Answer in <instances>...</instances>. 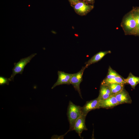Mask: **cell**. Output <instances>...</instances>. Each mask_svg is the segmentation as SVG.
Here are the masks:
<instances>
[{
    "mask_svg": "<svg viewBox=\"0 0 139 139\" xmlns=\"http://www.w3.org/2000/svg\"><path fill=\"white\" fill-rule=\"evenodd\" d=\"M134 8L139 12V7H134Z\"/></svg>",
    "mask_w": 139,
    "mask_h": 139,
    "instance_id": "cell-22",
    "label": "cell"
},
{
    "mask_svg": "<svg viewBox=\"0 0 139 139\" xmlns=\"http://www.w3.org/2000/svg\"><path fill=\"white\" fill-rule=\"evenodd\" d=\"M124 79L120 75L111 79H108L105 78L102 81L101 84L106 85L111 83H119L125 84H126Z\"/></svg>",
    "mask_w": 139,
    "mask_h": 139,
    "instance_id": "cell-13",
    "label": "cell"
},
{
    "mask_svg": "<svg viewBox=\"0 0 139 139\" xmlns=\"http://www.w3.org/2000/svg\"><path fill=\"white\" fill-rule=\"evenodd\" d=\"M73 7L77 14L81 15H84L91 10L93 6L84 2L80 1L73 5Z\"/></svg>",
    "mask_w": 139,
    "mask_h": 139,
    "instance_id": "cell-5",
    "label": "cell"
},
{
    "mask_svg": "<svg viewBox=\"0 0 139 139\" xmlns=\"http://www.w3.org/2000/svg\"><path fill=\"white\" fill-rule=\"evenodd\" d=\"M119 105L124 103L131 104L132 100L128 93L124 88L119 93L115 95Z\"/></svg>",
    "mask_w": 139,
    "mask_h": 139,
    "instance_id": "cell-10",
    "label": "cell"
},
{
    "mask_svg": "<svg viewBox=\"0 0 139 139\" xmlns=\"http://www.w3.org/2000/svg\"><path fill=\"white\" fill-rule=\"evenodd\" d=\"M120 75L109 66L107 74L105 78L108 79H111Z\"/></svg>",
    "mask_w": 139,
    "mask_h": 139,
    "instance_id": "cell-17",
    "label": "cell"
},
{
    "mask_svg": "<svg viewBox=\"0 0 139 139\" xmlns=\"http://www.w3.org/2000/svg\"><path fill=\"white\" fill-rule=\"evenodd\" d=\"M58 77L57 82L51 88L53 89L56 86L64 84L70 85V80L72 74H69L62 71L58 72Z\"/></svg>",
    "mask_w": 139,
    "mask_h": 139,
    "instance_id": "cell-6",
    "label": "cell"
},
{
    "mask_svg": "<svg viewBox=\"0 0 139 139\" xmlns=\"http://www.w3.org/2000/svg\"><path fill=\"white\" fill-rule=\"evenodd\" d=\"M69 2L72 5H74L79 2L81 1V0H68Z\"/></svg>",
    "mask_w": 139,
    "mask_h": 139,
    "instance_id": "cell-19",
    "label": "cell"
},
{
    "mask_svg": "<svg viewBox=\"0 0 139 139\" xmlns=\"http://www.w3.org/2000/svg\"><path fill=\"white\" fill-rule=\"evenodd\" d=\"M135 35L139 36V29L137 31Z\"/></svg>",
    "mask_w": 139,
    "mask_h": 139,
    "instance_id": "cell-21",
    "label": "cell"
},
{
    "mask_svg": "<svg viewBox=\"0 0 139 139\" xmlns=\"http://www.w3.org/2000/svg\"><path fill=\"white\" fill-rule=\"evenodd\" d=\"M111 53V51H101L98 53L85 63V66L87 68L91 64L100 60L106 55Z\"/></svg>",
    "mask_w": 139,
    "mask_h": 139,
    "instance_id": "cell-11",
    "label": "cell"
},
{
    "mask_svg": "<svg viewBox=\"0 0 139 139\" xmlns=\"http://www.w3.org/2000/svg\"><path fill=\"white\" fill-rule=\"evenodd\" d=\"M112 95L110 89L107 85L101 84L99 95L98 97L100 100L108 98Z\"/></svg>",
    "mask_w": 139,
    "mask_h": 139,
    "instance_id": "cell-12",
    "label": "cell"
},
{
    "mask_svg": "<svg viewBox=\"0 0 139 139\" xmlns=\"http://www.w3.org/2000/svg\"><path fill=\"white\" fill-rule=\"evenodd\" d=\"M87 2L90 3L92 4L94 2L95 0H84Z\"/></svg>",
    "mask_w": 139,
    "mask_h": 139,
    "instance_id": "cell-20",
    "label": "cell"
},
{
    "mask_svg": "<svg viewBox=\"0 0 139 139\" xmlns=\"http://www.w3.org/2000/svg\"><path fill=\"white\" fill-rule=\"evenodd\" d=\"M86 116L82 114L76 120L74 124V130L81 138L82 132L88 130L85 124Z\"/></svg>",
    "mask_w": 139,
    "mask_h": 139,
    "instance_id": "cell-9",
    "label": "cell"
},
{
    "mask_svg": "<svg viewBox=\"0 0 139 139\" xmlns=\"http://www.w3.org/2000/svg\"><path fill=\"white\" fill-rule=\"evenodd\" d=\"M37 54L36 53L33 54L28 57L21 59L17 63H14V67L12 70V73L10 78L11 81H14V77L16 74H22L25 66Z\"/></svg>",
    "mask_w": 139,
    "mask_h": 139,
    "instance_id": "cell-2",
    "label": "cell"
},
{
    "mask_svg": "<svg viewBox=\"0 0 139 139\" xmlns=\"http://www.w3.org/2000/svg\"><path fill=\"white\" fill-rule=\"evenodd\" d=\"M124 84L111 83L106 85L109 88L112 95H115L121 91L124 88Z\"/></svg>",
    "mask_w": 139,
    "mask_h": 139,
    "instance_id": "cell-15",
    "label": "cell"
},
{
    "mask_svg": "<svg viewBox=\"0 0 139 139\" xmlns=\"http://www.w3.org/2000/svg\"><path fill=\"white\" fill-rule=\"evenodd\" d=\"M11 81L10 78H7L4 77L0 76V85H2L5 84L8 85L10 81Z\"/></svg>",
    "mask_w": 139,
    "mask_h": 139,
    "instance_id": "cell-18",
    "label": "cell"
},
{
    "mask_svg": "<svg viewBox=\"0 0 139 139\" xmlns=\"http://www.w3.org/2000/svg\"><path fill=\"white\" fill-rule=\"evenodd\" d=\"M86 68L85 66L83 67L78 72L72 74L70 80V83L73 86L75 90L77 91L80 97L82 98L80 88V84L83 80V75L85 70Z\"/></svg>",
    "mask_w": 139,
    "mask_h": 139,
    "instance_id": "cell-4",
    "label": "cell"
},
{
    "mask_svg": "<svg viewBox=\"0 0 139 139\" xmlns=\"http://www.w3.org/2000/svg\"><path fill=\"white\" fill-rule=\"evenodd\" d=\"M119 105L115 95H112L108 98L99 100V109H109L112 108Z\"/></svg>",
    "mask_w": 139,
    "mask_h": 139,
    "instance_id": "cell-7",
    "label": "cell"
},
{
    "mask_svg": "<svg viewBox=\"0 0 139 139\" xmlns=\"http://www.w3.org/2000/svg\"><path fill=\"white\" fill-rule=\"evenodd\" d=\"M124 80L126 84H129L133 89L139 83V77L134 76L131 72L129 73L128 77Z\"/></svg>",
    "mask_w": 139,
    "mask_h": 139,
    "instance_id": "cell-14",
    "label": "cell"
},
{
    "mask_svg": "<svg viewBox=\"0 0 139 139\" xmlns=\"http://www.w3.org/2000/svg\"><path fill=\"white\" fill-rule=\"evenodd\" d=\"M131 12L136 23L137 31L139 29V12L136 10L134 7Z\"/></svg>",
    "mask_w": 139,
    "mask_h": 139,
    "instance_id": "cell-16",
    "label": "cell"
},
{
    "mask_svg": "<svg viewBox=\"0 0 139 139\" xmlns=\"http://www.w3.org/2000/svg\"><path fill=\"white\" fill-rule=\"evenodd\" d=\"M122 26L128 34L135 35L137 30L136 23L131 12L124 19Z\"/></svg>",
    "mask_w": 139,
    "mask_h": 139,
    "instance_id": "cell-3",
    "label": "cell"
},
{
    "mask_svg": "<svg viewBox=\"0 0 139 139\" xmlns=\"http://www.w3.org/2000/svg\"><path fill=\"white\" fill-rule=\"evenodd\" d=\"M99 100L97 97L96 98L87 101L84 105L82 107L81 109L83 115L86 116L91 111L96 109H99Z\"/></svg>",
    "mask_w": 139,
    "mask_h": 139,
    "instance_id": "cell-8",
    "label": "cell"
},
{
    "mask_svg": "<svg viewBox=\"0 0 139 139\" xmlns=\"http://www.w3.org/2000/svg\"><path fill=\"white\" fill-rule=\"evenodd\" d=\"M82 107L74 104L71 101L69 102L67 115L70 124V128L67 133L74 130L75 123L76 120L83 114Z\"/></svg>",
    "mask_w": 139,
    "mask_h": 139,
    "instance_id": "cell-1",
    "label": "cell"
}]
</instances>
